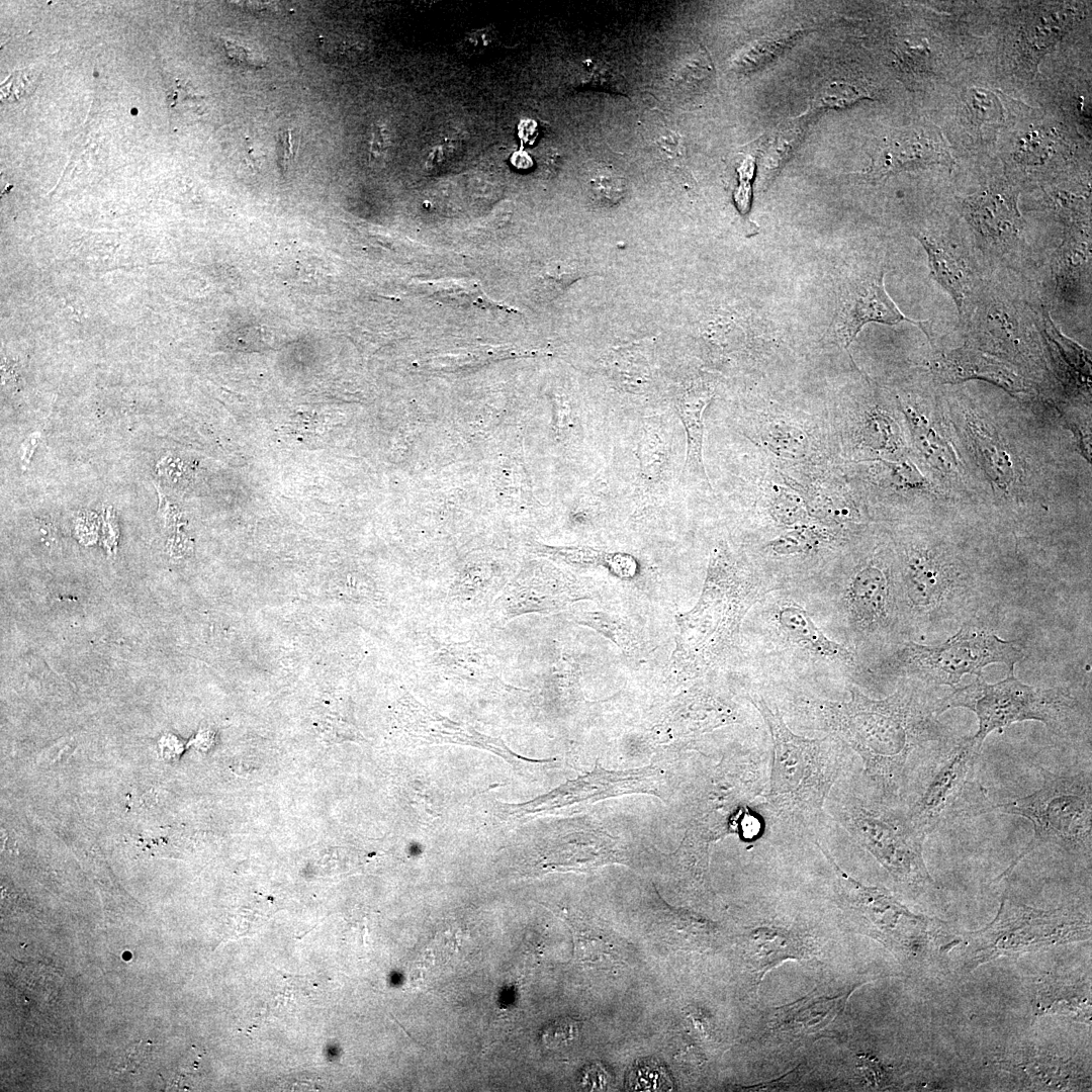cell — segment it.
<instances>
[{
  "label": "cell",
  "instance_id": "cell-47",
  "mask_svg": "<svg viewBox=\"0 0 1092 1092\" xmlns=\"http://www.w3.org/2000/svg\"><path fill=\"white\" fill-rule=\"evenodd\" d=\"M37 73L33 70L16 71L1 85V99L15 100L32 91Z\"/></svg>",
  "mask_w": 1092,
  "mask_h": 1092
},
{
  "label": "cell",
  "instance_id": "cell-28",
  "mask_svg": "<svg viewBox=\"0 0 1092 1092\" xmlns=\"http://www.w3.org/2000/svg\"><path fill=\"white\" fill-rule=\"evenodd\" d=\"M782 630L796 644L811 653L828 660L845 663L853 661V656L841 644L829 639L813 622L810 615L796 605H785L777 614Z\"/></svg>",
  "mask_w": 1092,
  "mask_h": 1092
},
{
  "label": "cell",
  "instance_id": "cell-11",
  "mask_svg": "<svg viewBox=\"0 0 1092 1092\" xmlns=\"http://www.w3.org/2000/svg\"><path fill=\"white\" fill-rule=\"evenodd\" d=\"M1090 930V921L1078 910L1036 909L1004 897L994 920L969 936L964 966L972 971L1001 956L1086 940Z\"/></svg>",
  "mask_w": 1092,
  "mask_h": 1092
},
{
  "label": "cell",
  "instance_id": "cell-39",
  "mask_svg": "<svg viewBox=\"0 0 1092 1092\" xmlns=\"http://www.w3.org/2000/svg\"><path fill=\"white\" fill-rule=\"evenodd\" d=\"M863 438L866 445L878 453H895L903 444L898 424L880 408H874L867 416Z\"/></svg>",
  "mask_w": 1092,
  "mask_h": 1092
},
{
  "label": "cell",
  "instance_id": "cell-17",
  "mask_svg": "<svg viewBox=\"0 0 1092 1092\" xmlns=\"http://www.w3.org/2000/svg\"><path fill=\"white\" fill-rule=\"evenodd\" d=\"M963 207L985 252L1006 258L1021 248V217L1017 194L1012 189L1004 186L985 188L968 196Z\"/></svg>",
  "mask_w": 1092,
  "mask_h": 1092
},
{
  "label": "cell",
  "instance_id": "cell-8",
  "mask_svg": "<svg viewBox=\"0 0 1092 1092\" xmlns=\"http://www.w3.org/2000/svg\"><path fill=\"white\" fill-rule=\"evenodd\" d=\"M966 708L978 719L973 737L983 745L993 731L1016 722L1038 721L1058 736H1066L1079 726L1083 710L1079 701L1065 688H1036L1020 681L1014 671L1002 680L988 684L984 675L940 698L939 711Z\"/></svg>",
  "mask_w": 1092,
  "mask_h": 1092
},
{
  "label": "cell",
  "instance_id": "cell-30",
  "mask_svg": "<svg viewBox=\"0 0 1092 1092\" xmlns=\"http://www.w3.org/2000/svg\"><path fill=\"white\" fill-rule=\"evenodd\" d=\"M572 620L590 628L614 643L631 660H639L643 642L630 621L619 614L604 611H575Z\"/></svg>",
  "mask_w": 1092,
  "mask_h": 1092
},
{
  "label": "cell",
  "instance_id": "cell-6",
  "mask_svg": "<svg viewBox=\"0 0 1092 1092\" xmlns=\"http://www.w3.org/2000/svg\"><path fill=\"white\" fill-rule=\"evenodd\" d=\"M837 789L827 798L831 816L853 840L871 853L893 880L912 893L935 886L923 857L926 836L913 824L900 801L882 797L871 788Z\"/></svg>",
  "mask_w": 1092,
  "mask_h": 1092
},
{
  "label": "cell",
  "instance_id": "cell-41",
  "mask_svg": "<svg viewBox=\"0 0 1092 1092\" xmlns=\"http://www.w3.org/2000/svg\"><path fill=\"white\" fill-rule=\"evenodd\" d=\"M554 430L560 441L580 446L583 441V422L577 407L565 395L554 399Z\"/></svg>",
  "mask_w": 1092,
  "mask_h": 1092
},
{
  "label": "cell",
  "instance_id": "cell-15",
  "mask_svg": "<svg viewBox=\"0 0 1092 1092\" xmlns=\"http://www.w3.org/2000/svg\"><path fill=\"white\" fill-rule=\"evenodd\" d=\"M636 474L632 498L647 510L668 495L674 476L673 433L667 418H645L635 439Z\"/></svg>",
  "mask_w": 1092,
  "mask_h": 1092
},
{
  "label": "cell",
  "instance_id": "cell-48",
  "mask_svg": "<svg viewBox=\"0 0 1092 1092\" xmlns=\"http://www.w3.org/2000/svg\"><path fill=\"white\" fill-rule=\"evenodd\" d=\"M803 436L802 433L797 434L796 430L777 427L774 432L769 433V443L780 453H785L786 456L798 457L802 456L805 450Z\"/></svg>",
  "mask_w": 1092,
  "mask_h": 1092
},
{
  "label": "cell",
  "instance_id": "cell-22",
  "mask_svg": "<svg viewBox=\"0 0 1092 1092\" xmlns=\"http://www.w3.org/2000/svg\"><path fill=\"white\" fill-rule=\"evenodd\" d=\"M715 394L714 383L696 377L682 383L674 396V407L686 433V457L681 477L711 489L703 460L704 413Z\"/></svg>",
  "mask_w": 1092,
  "mask_h": 1092
},
{
  "label": "cell",
  "instance_id": "cell-43",
  "mask_svg": "<svg viewBox=\"0 0 1092 1092\" xmlns=\"http://www.w3.org/2000/svg\"><path fill=\"white\" fill-rule=\"evenodd\" d=\"M896 59L902 72L911 76L926 74L929 70V50L927 40H904L895 50Z\"/></svg>",
  "mask_w": 1092,
  "mask_h": 1092
},
{
  "label": "cell",
  "instance_id": "cell-2",
  "mask_svg": "<svg viewBox=\"0 0 1092 1092\" xmlns=\"http://www.w3.org/2000/svg\"><path fill=\"white\" fill-rule=\"evenodd\" d=\"M750 701L764 719L772 741L760 808L777 826L814 843L819 839L818 826L827 798L848 768L846 745L832 734L814 739L797 735L763 698Z\"/></svg>",
  "mask_w": 1092,
  "mask_h": 1092
},
{
  "label": "cell",
  "instance_id": "cell-56",
  "mask_svg": "<svg viewBox=\"0 0 1092 1092\" xmlns=\"http://www.w3.org/2000/svg\"><path fill=\"white\" fill-rule=\"evenodd\" d=\"M524 123H525L524 125L522 123L520 124V134H521V136L523 138L524 141L528 142V141L534 139L529 132H532L533 134H535L536 133V125H535V122H533L531 120H526V121H524Z\"/></svg>",
  "mask_w": 1092,
  "mask_h": 1092
},
{
  "label": "cell",
  "instance_id": "cell-54",
  "mask_svg": "<svg viewBox=\"0 0 1092 1092\" xmlns=\"http://www.w3.org/2000/svg\"><path fill=\"white\" fill-rule=\"evenodd\" d=\"M298 140L294 131L288 129L279 132L277 139V157L281 168H286L287 165L296 157Z\"/></svg>",
  "mask_w": 1092,
  "mask_h": 1092
},
{
  "label": "cell",
  "instance_id": "cell-32",
  "mask_svg": "<svg viewBox=\"0 0 1092 1092\" xmlns=\"http://www.w3.org/2000/svg\"><path fill=\"white\" fill-rule=\"evenodd\" d=\"M434 662L443 673L483 679L491 677L494 667L487 656L470 643L443 644L434 654Z\"/></svg>",
  "mask_w": 1092,
  "mask_h": 1092
},
{
  "label": "cell",
  "instance_id": "cell-19",
  "mask_svg": "<svg viewBox=\"0 0 1092 1092\" xmlns=\"http://www.w3.org/2000/svg\"><path fill=\"white\" fill-rule=\"evenodd\" d=\"M915 237L927 254L932 277L951 296L966 325L983 290L967 248L949 236L932 232H919Z\"/></svg>",
  "mask_w": 1092,
  "mask_h": 1092
},
{
  "label": "cell",
  "instance_id": "cell-42",
  "mask_svg": "<svg viewBox=\"0 0 1092 1092\" xmlns=\"http://www.w3.org/2000/svg\"><path fill=\"white\" fill-rule=\"evenodd\" d=\"M802 120L786 122L775 135L764 159V167L770 173L777 171L798 145L804 129Z\"/></svg>",
  "mask_w": 1092,
  "mask_h": 1092
},
{
  "label": "cell",
  "instance_id": "cell-37",
  "mask_svg": "<svg viewBox=\"0 0 1092 1092\" xmlns=\"http://www.w3.org/2000/svg\"><path fill=\"white\" fill-rule=\"evenodd\" d=\"M880 473L893 488L912 493L938 492L921 470L909 459L889 461L878 458Z\"/></svg>",
  "mask_w": 1092,
  "mask_h": 1092
},
{
  "label": "cell",
  "instance_id": "cell-16",
  "mask_svg": "<svg viewBox=\"0 0 1092 1092\" xmlns=\"http://www.w3.org/2000/svg\"><path fill=\"white\" fill-rule=\"evenodd\" d=\"M914 445L932 472V480L950 488L964 485L966 465L952 436L953 429L938 407L900 400Z\"/></svg>",
  "mask_w": 1092,
  "mask_h": 1092
},
{
  "label": "cell",
  "instance_id": "cell-36",
  "mask_svg": "<svg viewBox=\"0 0 1092 1092\" xmlns=\"http://www.w3.org/2000/svg\"><path fill=\"white\" fill-rule=\"evenodd\" d=\"M1088 248L1084 244H1063L1058 254L1056 277L1060 293L1069 299L1079 293L1082 281L1087 278Z\"/></svg>",
  "mask_w": 1092,
  "mask_h": 1092
},
{
  "label": "cell",
  "instance_id": "cell-35",
  "mask_svg": "<svg viewBox=\"0 0 1092 1092\" xmlns=\"http://www.w3.org/2000/svg\"><path fill=\"white\" fill-rule=\"evenodd\" d=\"M611 502L610 478L601 471L577 498L571 522L580 528L595 526L607 515Z\"/></svg>",
  "mask_w": 1092,
  "mask_h": 1092
},
{
  "label": "cell",
  "instance_id": "cell-24",
  "mask_svg": "<svg viewBox=\"0 0 1092 1092\" xmlns=\"http://www.w3.org/2000/svg\"><path fill=\"white\" fill-rule=\"evenodd\" d=\"M934 374L941 382L981 378L1009 391H1023L1024 380L1009 362L982 352L970 345L941 353L933 362Z\"/></svg>",
  "mask_w": 1092,
  "mask_h": 1092
},
{
  "label": "cell",
  "instance_id": "cell-26",
  "mask_svg": "<svg viewBox=\"0 0 1092 1092\" xmlns=\"http://www.w3.org/2000/svg\"><path fill=\"white\" fill-rule=\"evenodd\" d=\"M1071 10L1048 9L1030 15L1020 28L1018 46L1020 57L1032 69L1037 68L1044 57L1070 29Z\"/></svg>",
  "mask_w": 1092,
  "mask_h": 1092
},
{
  "label": "cell",
  "instance_id": "cell-7",
  "mask_svg": "<svg viewBox=\"0 0 1092 1092\" xmlns=\"http://www.w3.org/2000/svg\"><path fill=\"white\" fill-rule=\"evenodd\" d=\"M815 843L834 870L841 905L890 949L917 964L934 965L962 941L944 921L915 914L888 890L848 876L822 841Z\"/></svg>",
  "mask_w": 1092,
  "mask_h": 1092
},
{
  "label": "cell",
  "instance_id": "cell-21",
  "mask_svg": "<svg viewBox=\"0 0 1092 1092\" xmlns=\"http://www.w3.org/2000/svg\"><path fill=\"white\" fill-rule=\"evenodd\" d=\"M952 157L943 136L936 127L925 126L897 132L885 138L872 156L867 173L869 179L880 180L906 170L930 165L951 167Z\"/></svg>",
  "mask_w": 1092,
  "mask_h": 1092
},
{
  "label": "cell",
  "instance_id": "cell-57",
  "mask_svg": "<svg viewBox=\"0 0 1092 1092\" xmlns=\"http://www.w3.org/2000/svg\"><path fill=\"white\" fill-rule=\"evenodd\" d=\"M513 163L516 167L527 168L532 164L530 157L524 152H517L513 156Z\"/></svg>",
  "mask_w": 1092,
  "mask_h": 1092
},
{
  "label": "cell",
  "instance_id": "cell-44",
  "mask_svg": "<svg viewBox=\"0 0 1092 1092\" xmlns=\"http://www.w3.org/2000/svg\"><path fill=\"white\" fill-rule=\"evenodd\" d=\"M820 542V534L811 527H798L772 540L769 546L778 554L809 552Z\"/></svg>",
  "mask_w": 1092,
  "mask_h": 1092
},
{
  "label": "cell",
  "instance_id": "cell-33",
  "mask_svg": "<svg viewBox=\"0 0 1092 1092\" xmlns=\"http://www.w3.org/2000/svg\"><path fill=\"white\" fill-rule=\"evenodd\" d=\"M419 287L430 297L459 307L474 306L482 309H503L508 312L517 311L513 307L489 299L474 280L428 281L421 282Z\"/></svg>",
  "mask_w": 1092,
  "mask_h": 1092
},
{
  "label": "cell",
  "instance_id": "cell-1",
  "mask_svg": "<svg viewBox=\"0 0 1092 1092\" xmlns=\"http://www.w3.org/2000/svg\"><path fill=\"white\" fill-rule=\"evenodd\" d=\"M927 687L903 682L878 700L851 687L849 701L808 704L824 728L859 755L866 785L900 801L910 757L950 736L938 720L940 698Z\"/></svg>",
  "mask_w": 1092,
  "mask_h": 1092
},
{
  "label": "cell",
  "instance_id": "cell-18",
  "mask_svg": "<svg viewBox=\"0 0 1092 1092\" xmlns=\"http://www.w3.org/2000/svg\"><path fill=\"white\" fill-rule=\"evenodd\" d=\"M907 321L922 328L923 322L905 316L889 296L884 271L875 272L844 285L839 295L832 331L836 341L847 349L868 323L895 325Z\"/></svg>",
  "mask_w": 1092,
  "mask_h": 1092
},
{
  "label": "cell",
  "instance_id": "cell-52",
  "mask_svg": "<svg viewBox=\"0 0 1092 1092\" xmlns=\"http://www.w3.org/2000/svg\"><path fill=\"white\" fill-rule=\"evenodd\" d=\"M390 148L389 131L385 124L377 122L372 127L369 144L370 159L375 162L384 161Z\"/></svg>",
  "mask_w": 1092,
  "mask_h": 1092
},
{
  "label": "cell",
  "instance_id": "cell-5",
  "mask_svg": "<svg viewBox=\"0 0 1092 1092\" xmlns=\"http://www.w3.org/2000/svg\"><path fill=\"white\" fill-rule=\"evenodd\" d=\"M902 549L899 593L917 624L936 631L975 612L981 582L956 543L932 530Z\"/></svg>",
  "mask_w": 1092,
  "mask_h": 1092
},
{
  "label": "cell",
  "instance_id": "cell-58",
  "mask_svg": "<svg viewBox=\"0 0 1092 1092\" xmlns=\"http://www.w3.org/2000/svg\"><path fill=\"white\" fill-rule=\"evenodd\" d=\"M35 444H36L35 438L30 437L28 439V447L25 450L26 452H24V454L22 455V458H21L22 463L29 461V457L31 456V454H32V452L34 450Z\"/></svg>",
  "mask_w": 1092,
  "mask_h": 1092
},
{
  "label": "cell",
  "instance_id": "cell-38",
  "mask_svg": "<svg viewBox=\"0 0 1092 1092\" xmlns=\"http://www.w3.org/2000/svg\"><path fill=\"white\" fill-rule=\"evenodd\" d=\"M758 944V957L760 973L787 959H796L801 956V946L798 941L781 928L760 927L755 930Z\"/></svg>",
  "mask_w": 1092,
  "mask_h": 1092
},
{
  "label": "cell",
  "instance_id": "cell-49",
  "mask_svg": "<svg viewBox=\"0 0 1092 1092\" xmlns=\"http://www.w3.org/2000/svg\"><path fill=\"white\" fill-rule=\"evenodd\" d=\"M863 97L862 90L847 83L830 84L821 94L822 102L829 106H844Z\"/></svg>",
  "mask_w": 1092,
  "mask_h": 1092
},
{
  "label": "cell",
  "instance_id": "cell-10",
  "mask_svg": "<svg viewBox=\"0 0 1092 1092\" xmlns=\"http://www.w3.org/2000/svg\"><path fill=\"white\" fill-rule=\"evenodd\" d=\"M1042 785L1035 792L996 804L992 812L1027 819L1033 836L1000 878L1006 877L1028 853L1042 845L1068 851L1091 849L1092 788L1090 774L1057 775L1040 768Z\"/></svg>",
  "mask_w": 1092,
  "mask_h": 1092
},
{
  "label": "cell",
  "instance_id": "cell-40",
  "mask_svg": "<svg viewBox=\"0 0 1092 1092\" xmlns=\"http://www.w3.org/2000/svg\"><path fill=\"white\" fill-rule=\"evenodd\" d=\"M966 115L976 126L985 123H999L1004 118V110L998 97L986 89H970L964 100Z\"/></svg>",
  "mask_w": 1092,
  "mask_h": 1092
},
{
  "label": "cell",
  "instance_id": "cell-13",
  "mask_svg": "<svg viewBox=\"0 0 1092 1092\" xmlns=\"http://www.w3.org/2000/svg\"><path fill=\"white\" fill-rule=\"evenodd\" d=\"M598 597L590 582L542 558L526 563L509 581L493 603V614L507 623L527 614L558 613Z\"/></svg>",
  "mask_w": 1092,
  "mask_h": 1092
},
{
  "label": "cell",
  "instance_id": "cell-31",
  "mask_svg": "<svg viewBox=\"0 0 1092 1092\" xmlns=\"http://www.w3.org/2000/svg\"><path fill=\"white\" fill-rule=\"evenodd\" d=\"M847 997L842 995L834 997L804 998L780 1008L777 1015V1027L789 1030L796 1028L804 1032H810L813 1028L820 1029L824 1026L820 1022L834 1019L842 1009ZM826 1024V1023H824Z\"/></svg>",
  "mask_w": 1092,
  "mask_h": 1092
},
{
  "label": "cell",
  "instance_id": "cell-25",
  "mask_svg": "<svg viewBox=\"0 0 1092 1092\" xmlns=\"http://www.w3.org/2000/svg\"><path fill=\"white\" fill-rule=\"evenodd\" d=\"M530 552L559 566L575 569L601 568L621 580L637 579L642 571L639 559L626 551L587 545L553 546L533 542L530 545Z\"/></svg>",
  "mask_w": 1092,
  "mask_h": 1092
},
{
  "label": "cell",
  "instance_id": "cell-4",
  "mask_svg": "<svg viewBox=\"0 0 1092 1092\" xmlns=\"http://www.w3.org/2000/svg\"><path fill=\"white\" fill-rule=\"evenodd\" d=\"M982 746L973 736H949L910 765L900 802L925 836L958 819L992 812L988 792L976 778Z\"/></svg>",
  "mask_w": 1092,
  "mask_h": 1092
},
{
  "label": "cell",
  "instance_id": "cell-53",
  "mask_svg": "<svg viewBox=\"0 0 1092 1092\" xmlns=\"http://www.w3.org/2000/svg\"><path fill=\"white\" fill-rule=\"evenodd\" d=\"M151 1052V1042H138L134 1045L124 1051L118 1061V1065L115 1066V1070L119 1072H133L148 1057Z\"/></svg>",
  "mask_w": 1092,
  "mask_h": 1092
},
{
  "label": "cell",
  "instance_id": "cell-12",
  "mask_svg": "<svg viewBox=\"0 0 1092 1092\" xmlns=\"http://www.w3.org/2000/svg\"><path fill=\"white\" fill-rule=\"evenodd\" d=\"M952 423L961 443L999 499L1024 502L1030 490L1027 461L999 422L982 408L963 401L952 406Z\"/></svg>",
  "mask_w": 1092,
  "mask_h": 1092
},
{
  "label": "cell",
  "instance_id": "cell-3",
  "mask_svg": "<svg viewBox=\"0 0 1092 1092\" xmlns=\"http://www.w3.org/2000/svg\"><path fill=\"white\" fill-rule=\"evenodd\" d=\"M752 575L725 545L716 546L695 606L675 616L672 652L676 673L696 676L724 661L735 647L742 620L758 596Z\"/></svg>",
  "mask_w": 1092,
  "mask_h": 1092
},
{
  "label": "cell",
  "instance_id": "cell-20",
  "mask_svg": "<svg viewBox=\"0 0 1092 1092\" xmlns=\"http://www.w3.org/2000/svg\"><path fill=\"white\" fill-rule=\"evenodd\" d=\"M898 580L878 559H872L851 577L846 589V606L851 621L868 634L886 631L894 623Z\"/></svg>",
  "mask_w": 1092,
  "mask_h": 1092
},
{
  "label": "cell",
  "instance_id": "cell-45",
  "mask_svg": "<svg viewBox=\"0 0 1092 1092\" xmlns=\"http://www.w3.org/2000/svg\"><path fill=\"white\" fill-rule=\"evenodd\" d=\"M589 189L594 199L603 205H614L625 194L623 178L611 173H599L589 180Z\"/></svg>",
  "mask_w": 1092,
  "mask_h": 1092
},
{
  "label": "cell",
  "instance_id": "cell-55",
  "mask_svg": "<svg viewBox=\"0 0 1092 1092\" xmlns=\"http://www.w3.org/2000/svg\"><path fill=\"white\" fill-rule=\"evenodd\" d=\"M225 50L229 57L239 64H244L248 67H263L258 64L261 61L255 59L252 54H250L242 47L236 46L235 43L226 42Z\"/></svg>",
  "mask_w": 1092,
  "mask_h": 1092
},
{
  "label": "cell",
  "instance_id": "cell-29",
  "mask_svg": "<svg viewBox=\"0 0 1092 1092\" xmlns=\"http://www.w3.org/2000/svg\"><path fill=\"white\" fill-rule=\"evenodd\" d=\"M606 369L616 386L628 394H646L654 380L649 356L637 346L611 352Z\"/></svg>",
  "mask_w": 1092,
  "mask_h": 1092
},
{
  "label": "cell",
  "instance_id": "cell-23",
  "mask_svg": "<svg viewBox=\"0 0 1092 1092\" xmlns=\"http://www.w3.org/2000/svg\"><path fill=\"white\" fill-rule=\"evenodd\" d=\"M403 704L405 729L420 743H455L480 747L503 756L513 754L500 739L491 738L470 726L452 721L425 707L413 697H408Z\"/></svg>",
  "mask_w": 1092,
  "mask_h": 1092
},
{
  "label": "cell",
  "instance_id": "cell-27",
  "mask_svg": "<svg viewBox=\"0 0 1092 1092\" xmlns=\"http://www.w3.org/2000/svg\"><path fill=\"white\" fill-rule=\"evenodd\" d=\"M1033 1008L1038 1015L1056 1014L1090 1023V988L1081 981L1045 978L1038 984Z\"/></svg>",
  "mask_w": 1092,
  "mask_h": 1092
},
{
  "label": "cell",
  "instance_id": "cell-51",
  "mask_svg": "<svg viewBox=\"0 0 1092 1092\" xmlns=\"http://www.w3.org/2000/svg\"><path fill=\"white\" fill-rule=\"evenodd\" d=\"M459 145L453 141L443 142L433 147L425 158L427 170H438L456 157Z\"/></svg>",
  "mask_w": 1092,
  "mask_h": 1092
},
{
  "label": "cell",
  "instance_id": "cell-50",
  "mask_svg": "<svg viewBox=\"0 0 1092 1092\" xmlns=\"http://www.w3.org/2000/svg\"><path fill=\"white\" fill-rule=\"evenodd\" d=\"M774 511L778 521L785 524H794L802 521L805 516L800 499H798L796 495L794 496L788 493H781L778 496L774 506Z\"/></svg>",
  "mask_w": 1092,
  "mask_h": 1092
},
{
  "label": "cell",
  "instance_id": "cell-14",
  "mask_svg": "<svg viewBox=\"0 0 1092 1092\" xmlns=\"http://www.w3.org/2000/svg\"><path fill=\"white\" fill-rule=\"evenodd\" d=\"M965 326L968 345L1008 362H1022L1037 351L1033 330L1016 305L984 289Z\"/></svg>",
  "mask_w": 1092,
  "mask_h": 1092
},
{
  "label": "cell",
  "instance_id": "cell-34",
  "mask_svg": "<svg viewBox=\"0 0 1092 1092\" xmlns=\"http://www.w3.org/2000/svg\"><path fill=\"white\" fill-rule=\"evenodd\" d=\"M590 272L576 262H548L533 276V294L539 301H552L577 280L595 275Z\"/></svg>",
  "mask_w": 1092,
  "mask_h": 1092
},
{
  "label": "cell",
  "instance_id": "cell-46",
  "mask_svg": "<svg viewBox=\"0 0 1092 1092\" xmlns=\"http://www.w3.org/2000/svg\"><path fill=\"white\" fill-rule=\"evenodd\" d=\"M633 1090H663L670 1087L664 1069L655 1064H645L634 1071Z\"/></svg>",
  "mask_w": 1092,
  "mask_h": 1092
},
{
  "label": "cell",
  "instance_id": "cell-9",
  "mask_svg": "<svg viewBox=\"0 0 1092 1092\" xmlns=\"http://www.w3.org/2000/svg\"><path fill=\"white\" fill-rule=\"evenodd\" d=\"M1021 643L1001 638L991 629L963 623L944 642L925 645L913 641L899 643L876 666L882 675L909 677L928 687L956 689L963 676L983 675L992 663H1003L1009 671L1024 657Z\"/></svg>",
  "mask_w": 1092,
  "mask_h": 1092
}]
</instances>
